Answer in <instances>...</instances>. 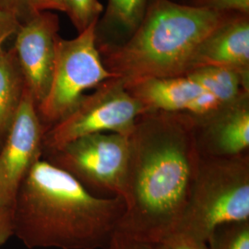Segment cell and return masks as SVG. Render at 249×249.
<instances>
[{"label":"cell","mask_w":249,"mask_h":249,"mask_svg":"<svg viewBox=\"0 0 249 249\" xmlns=\"http://www.w3.org/2000/svg\"><path fill=\"white\" fill-rule=\"evenodd\" d=\"M127 137L125 211L117 231L163 243L178 231L200 160L193 119L185 113L146 112Z\"/></svg>","instance_id":"6da1fadb"},{"label":"cell","mask_w":249,"mask_h":249,"mask_svg":"<svg viewBox=\"0 0 249 249\" xmlns=\"http://www.w3.org/2000/svg\"><path fill=\"white\" fill-rule=\"evenodd\" d=\"M125 211L120 196H98L41 159L19 187L13 235L27 249H104Z\"/></svg>","instance_id":"7a4b0ae2"},{"label":"cell","mask_w":249,"mask_h":249,"mask_svg":"<svg viewBox=\"0 0 249 249\" xmlns=\"http://www.w3.org/2000/svg\"><path fill=\"white\" fill-rule=\"evenodd\" d=\"M230 14L152 0L132 36L121 45L99 51L107 70L125 82L186 76L198 46Z\"/></svg>","instance_id":"3957f363"},{"label":"cell","mask_w":249,"mask_h":249,"mask_svg":"<svg viewBox=\"0 0 249 249\" xmlns=\"http://www.w3.org/2000/svg\"><path fill=\"white\" fill-rule=\"evenodd\" d=\"M249 221V154L202 157L178 231L207 242L227 223Z\"/></svg>","instance_id":"277c9868"},{"label":"cell","mask_w":249,"mask_h":249,"mask_svg":"<svg viewBox=\"0 0 249 249\" xmlns=\"http://www.w3.org/2000/svg\"><path fill=\"white\" fill-rule=\"evenodd\" d=\"M97 22L73 39L66 40L60 36L57 39L51 85L45 100L37 107L46 127L71 114L86 90L116 78L106 68L99 51Z\"/></svg>","instance_id":"5b68a950"},{"label":"cell","mask_w":249,"mask_h":249,"mask_svg":"<svg viewBox=\"0 0 249 249\" xmlns=\"http://www.w3.org/2000/svg\"><path fill=\"white\" fill-rule=\"evenodd\" d=\"M144 113L141 103L125 88L124 80L109 79L91 93L85 94L71 114L46 128L44 153L91 134L128 136L139 116Z\"/></svg>","instance_id":"8992f818"},{"label":"cell","mask_w":249,"mask_h":249,"mask_svg":"<svg viewBox=\"0 0 249 249\" xmlns=\"http://www.w3.org/2000/svg\"><path fill=\"white\" fill-rule=\"evenodd\" d=\"M128 137L103 132L79 138L44 159L64 170L90 192H107L123 198L128 165Z\"/></svg>","instance_id":"52a82bcc"},{"label":"cell","mask_w":249,"mask_h":249,"mask_svg":"<svg viewBox=\"0 0 249 249\" xmlns=\"http://www.w3.org/2000/svg\"><path fill=\"white\" fill-rule=\"evenodd\" d=\"M46 126L26 88L14 122L0 148V210L12 217L19 187L44 155Z\"/></svg>","instance_id":"ba28073f"},{"label":"cell","mask_w":249,"mask_h":249,"mask_svg":"<svg viewBox=\"0 0 249 249\" xmlns=\"http://www.w3.org/2000/svg\"><path fill=\"white\" fill-rule=\"evenodd\" d=\"M59 28L58 16L44 11L21 22L15 35L12 47L37 107L51 85Z\"/></svg>","instance_id":"9c48e42d"},{"label":"cell","mask_w":249,"mask_h":249,"mask_svg":"<svg viewBox=\"0 0 249 249\" xmlns=\"http://www.w3.org/2000/svg\"><path fill=\"white\" fill-rule=\"evenodd\" d=\"M191 117L200 156L227 158L249 153V95L210 115Z\"/></svg>","instance_id":"30bf717a"},{"label":"cell","mask_w":249,"mask_h":249,"mask_svg":"<svg viewBox=\"0 0 249 249\" xmlns=\"http://www.w3.org/2000/svg\"><path fill=\"white\" fill-rule=\"evenodd\" d=\"M202 68H223L249 76V15H230L200 44L189 73Z\"/></svg>","instance_id":"8fae6325"},{"label":"cell","mask_w":249,"mask_h":249,"mask_svg":"<svg viewBox=\"0 0 249 249\" xmlns=\"http://www.w3.org/2000/svg\"><path fill=\"white\" fill-rule=\"evenodd\" d=\"M124 84L128 92L141 103L145 113H187L194 101L205 91L187 75L146 78L124 81Z\"/></svg>","instance_id":"7c38bea8"},{"label":"cell","mask_w":249,"mask_h":249,"mask_svg":"<svg viewBox=\"0 0 249 249\" xmlns=\"http://www.w3.org/2000/svg\"><path fill=\"white\" fill-rule=\"evenodd\" d=\"M152 0H108L96 25L98 48L121 45L133 35Z\"/></svg>","instance_id":"4fadbf2b"},{"label":"cell","mask_w":249,"mask_h":249,"mask_svg":"<svg viewBox=\"0 0 249 249\" xmlns=\"http://www.w3.org/2000/svg\"><path fill=\"white\" fill-rule=\"evenodd\" d=\"M26 88L13 47L0 50V148L14 122Z\"/></svg>","instance_id":"5bb4252c"},{"label":"cell","mask_w":249,"mask_h":249,"mask_svg":"<svg viewBox=\"0 0 249 249\" xmlns=\"http://www.w3.org/2000/svg\"><path fill=\"white\" fill-rule=\"evenodd\" d=\"M205 91L230 105L249 95V76L223 68H202L188 73Z\"/></svg>","instance_id":"9a60e30c"},{"label":"cell","mask_w":249,"mask_h":249,"mask_svg":"<svg viewBox=\"0 0 249 249\" xmlns=\"http://www.w3.org/2000/svg\"><path fill=\"white\" fill-rule=\"evenodd\" d=\"M208 249H249V221L223 224L207 241Z\"/></svg>","instance_id":"2e32d148"},{"label":"cell","mask_w":249,"mask_h":249,"mask_svg":"<svg viewBox=\"0 0 249 249\" xmlns=\"http://www.w3.org/2000/svg\"><path fill=\"white\" fill-rule=\"evenodd\" d=\"M64 12L79 34L97 22L105 8L99 0H63Z\"/></svg>","instance_id":"e0dca14e"},{"label":"cell","mask_w":249,"mask_h":249,"mask_svg":"<svg viewBox=\"0 0 249 249\" xmlns=\"http://www.w3.org/2000/svg\"><path fill=\"white\" fill-rule=\"evenodd\" d=\"M104 249H169L165 243L148 242L129 237L116 231Z\"/></svg>","instance_id":"ac0fdd59"},{"label":"cell","mask_w":249,"mask_h":249,"mask_svg":"<svg viewBox=\"0 0 249 249\" xmlns=\"http://www.w3.org/2000/svg\"><path fill=\"white\" fill-rule=\"evenodd\" d=\"M195 6L221 13L249 15V0H196Z\"/></svg>","instance_id":"d6986e66"},{"label":"cell","mask_w":249,"mask_h":249,"mask_svg":"<svg viewBox=\"0 0 249 249\" xmlns=\"http://www.w3.org/2000/svg\"><path fill=\"white\" fill-rule=\"evenodd\" d=\"M20 23L16 16L0 8V50L4 49L3 46L8 40L15 36Z\"/></svg>","instance_id":"ffe728a7"},{"label":"cell","mask_w":249,"mask_h":249,"mask_svg":"<svg viewBox=\"0 0 249 249\" xmlns=\"http://www.w3.org/2000/svg\"><path fill=\"white\" fill-rule=\"evenodd\" d=\"M163 243L169 249H208L207 242L197 240L180 232L172 234Z\"/></svg>","instance_id":"44dd1931"},{"label":"cell","mask_w":249,"mask_h":249,"mask_svg":"<svg viewBox=\"0 0 249 249\" xmlns=\"http://www.w3.org/2000/svg\"><path fill=\"white\" fill-rule=\"evenodd\" d=\"M27 18L44 11H62L64 12L63 0H25Z\"/></svg>","instance_id":"7402d4cb"},{"label":"cell","mask_w":249,"mask_h":249,"mask_svg":"<svg viewBox=\"0 0 249 249\" xmlns=\"http://www.w3.org/2000/svg\"><path fill=\"white\" fill-rule=\"evenodd\" d=\"M0 8L16 16L20 22L27 19L25 0H0Z\"/></svg>","instance_id":"603a6c76"},{"label":"cell","mask_w":249,"mask_h":249,"mask_svg":"<svg viewBox=\"0 0 249 249\" xmlns=\"http://www.w3.org/2000/svg\"><path fill=\"white\" fill-rule=\"evenodd\" d=\"M13 236L12 217L0 210V247L5 245Z\"/></svg>","instance_id":"cb8c5ba5"}]
</instances>
